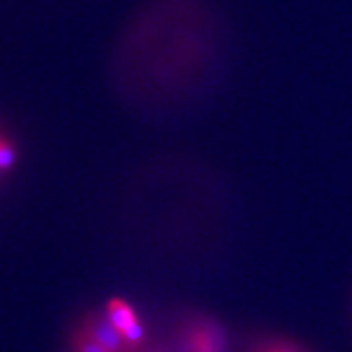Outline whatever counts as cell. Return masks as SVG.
<instances>
[{
  "instance_id": "obj_1",
  "label": "cell",
  "mask_w": 352,
  "mask_h": 352,
  "mask_svg": "<svg viewBox=\"0 0 352 352\" xmlns=\"http://www.w3.org/2000/svg\"><path fill=\"white\" fill-rule=\"evenodd\" d=\"M122 59L129 100L161 116L194 112L226 80V22L208 0H153L127 32Z\"/></svg>"
},
{
  "instance_id": "obj_3",
  "label": "cell",
  "mask_w": 352,
  "mask_h": 352,
  "mask_svg": "<svg viewBox=\"0 0 352 352\" xmlns=\"http://www.w3.org/2000/svg\"><path fill=\"white\" fill-rule=\"evenodd\" d=\"M104 311L110 317L113 325L120 329V333L126 339L127 346L131 351H135L139 344L145 340V329L141 325V321H139L135 309L131 307V303H127L122 298H113V300L108 302Z\"/></svg>"
},
{
  "instance_id": "obj_7",
  "label": "cell",
  "mask_w": 352,
  "mask_h": 352,
  "mask_svg": "<svg viewBox=\"0 0 352 352\" xmlns=\"http://www.w3.org/2000/svg\"><path fill=\"white\" fill-rule=\"evenodd\" d=\"M14 164V147L8 141H0V170H6Z\"/></svg>"
},
{
  "instance_id": "obj_2",
  "label": "cell",
  "mask_w": 352,
  "mask_h": 352,
  "mask_svg": "<svg viewBox=\"0 0 352 352\" xmlns=\"http://www.w3.org/2000/svg\"><path fill=\"white\" fill-rule=\"evenodd\" d=\"M178 352H227L223 327L210 317L196 315L184 321L178 331Z\"/></svg>"
},
{
  "instance_id": "obj_5",
  "label": "cell",
  "mask_w": 352,
  "mask_h": 352,
  "mask_svg": "<svg viewBox=\"0 0 352 352\" xmlns=\"http://www.w3.org/2000/svg\"><path fill=\"white\" fill-rule=\"evenodd\" d=\"M251 352H307L298 342L288 339H266L261 340Z\"/></svg>"
},
{
  "instance_id": "obj_4",
  "label": "cell",
  "mask_w": 352,
  "mask_h": 352,
  "mask_svg": "<svg viewBox=\"0 0 352 352\" xmlns=\"http://www.w3.org/2000/svg\"><path fill=\"white\" fill-rule=\"evenodd\" d=\"M80 327L85 329L90 337H94L98 342H102L108 351L131 352V349L127 346L126 339H124V335L110 321V317L106 315V311H94V314H90Z\"/></svg>"
},
{
  "instance_id": "obj_6",
  "label": "cell",
  "mask_w": 352,
  "mask_h": 352,
  "mask_svg": "<svg viewBox=\"0 0 352 352\" xmlns=\"http://www.w3.org/2000/svg\"><path fill=\"white\" fill-rule=\"evenodd\" d=\"M73 346H75L76 352H112L108 351L94 337H90L82 327H78L75 331V335H73Z\"/></svg>"
}]
</instances>
